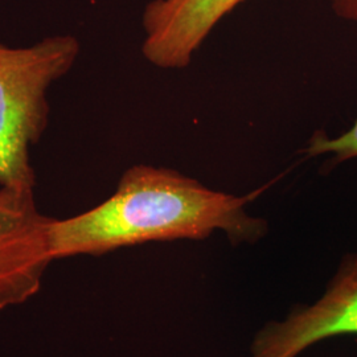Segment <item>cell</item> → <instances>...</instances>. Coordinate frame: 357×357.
Here are the masks:
<instances>
[{
	"instance_id": "8992f818",
	"label": "cell",
	"mask_w": 357,
	"mask_h": 357,
	"mask_svg": "<svg viewBox=\"0 0 357 357\" xmlns=\"http://www.w3.org/2000/svg\"><path fill=\"white\" fill-rule=\"evenodd\" d=\"M305 153L308 156L331 155L327 160V167L343 165L344 162L357 158V119L352 128L340 134L339 137H328L324 131H317L308 141Z\"/></svg>"
},
{
	"instance_id": "3957f363",
	"label": "cell",
	"mask_w": 357,
	"mask_h": 357,
	"mask_svg": "<svg viewBox=\"0 0 357 357\" xmlns=\"http://www.w3.org/2000/svg\"><path fill=\"white\" fill-rule=\"evenodd\" d=\"M40 213L35 188L0 187V311L40 291L52 262V225Z\"/></svg>"
},
{
	"instance_id": "6da1fadb",
	"label": "cell",
	"mask_w": 357,
	"mask_h": 357,
	"mask_svg": "<svg viewBox=\"0 0 357 357\" xmlns=\"http://www.w3.org/2000/svg\"><path fill=\"white\" fill-rule=\"evenodd\" d=\"M264 188L246 196L213 191L163 167L135 165L101 204L52 225L54 261L102 255L121 248L175 240H205L225 231L231 243H255L268 224L246 212Z\"/></svg>"
},
{
	"instance_id": "277c9868",
	"label": "cell",
	"mask_w": 357,
	"mask_h": 357,
	"mask_svg": "<svg viewBox=\"0 0 357 357\" xmlns=\"http://www.w3.org/2000/svg\"><path fill=\"white\" fill-rule=\"evenodd\" d=\"M357 335V255L345 257L328 291L314 306L258 333L253 357H296L324 339Z\"/></svg>"
},
{
	"instance_id": "5b68a950",
	"label": "cell",
	"mask_w": 357,
	"mask_h": 357,
	"mask_svg": "<svg viewBox=\"0 0 357 357\" xmlns=\"http://www.w3.org/2000/svg\"><path fill=\"white\" fill-rule=\"evenodd\" d=\"M243 0H153L142 16L144 59L160 69H185L213 28Z\"/></svg>"
},
{
	"instance_id": "7a4b0ae2",
	"label": "cell",
	"mask_w": 357,
	"mask_h": 357,
	"mask_svg": "<svg viewBox=\"0 0 357 357\" xmlns=\"http://www.w3.org/2000/svg\"><path fill=\"white\" fill-rule=\"evenodd\" d=\"M78 53L79 43L70 35L22 48L0 44V187L35 188L31 150L48 125L47 94L70 72Z\"/></svg>"
},
{
	"instance_id": "52a82bcc",
	"label": "cell",
	"mask_w": 357,
	"mask_h": 357,
	"mask_svg": "<svg viewBox=\"0 0 357 357\" xmlns=\"http://www.w3.org/2000/svg\"><path fill=\"white\" fill-rule=\"evenodd\" d=\"M331 7L337 17L357 23V0H331Z\"/></svg>"
}]
</instances>
